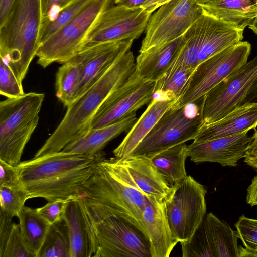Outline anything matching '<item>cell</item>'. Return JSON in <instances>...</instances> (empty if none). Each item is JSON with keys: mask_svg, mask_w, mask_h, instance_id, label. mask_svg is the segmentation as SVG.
I'll use <instances>...</instances> for the list:
<instances>
[{"mask_svg": "<svg viewBox=\"0 0 257 257\" xmlns=\"http://www.w3.org/2000/svg\"><path fill=\"white\" fill-rule=\"evenodd\" d=\"M248 132L188 145L189 157L196 163L215 162L222 166L236 167L244 158L253 140Z\"/></svg>", "mask_w": 257, "mask_h": 257, "instance_id": "cell-16", "label": "cell"}, {"mask_svg": "<svg viewBox=\"0 0 257 257\" xmlns=\"http://www.w3.org/2000/svg\"><path fill=\"white\" fill-rule=\"evenodd\" d=\"M68 230L62 220L52 224L37 257H70Z\"/></svg>", "mask_w": 257, "mask_h": 257, "instance_id": "cell-31", "label": "cell"}, {"mask_svg": "<svg viewBox=\"0 0 257 257\" xmlns=\"http://www.w3.org/2000/svg\"><path fill=\"white\" fill-rule=\"evenodd\" d=\"M121 160L138 187L148 196L165 199L171 187L145 155H130Z\"/></svg>", "mask_w": 257, "mask_h": 257, "instance_id": "cell-22", "label": "cell"}, {"mask_svg": "<svg viewBox=\"0 0 257 257\" xmlns=\"http://www.w3.org/2000/svg\"><path fill=\"white\" fill-rule=\"evenodd\" d=\"M188 157V145L185 143L162 151L150 159L158 172L172 187L188 176L185 169Z\"/></svg>", "mask_w": 257, "mask_h": 257, "instance_id": "cell-25", "label": "cell"}, {"mask_svg": "<svg viewBox=\"0 0 257 257\" xmlns=\"http://www.w3.org/2000/svg\"><path fill=\"white\" fill-rule=\"evenodd\" d=\"M151 15L152 13L142 7L111 5L100 15L86 36L82 48L137 39L145 31Z\"/></svg>", "mask_w": 257, "mask_h": 257, "instance_id": "cell-12", "label": "cell"}, {"mask_svg": "<svg viewBox=\"0 0 257 257\" xmlns=\"http://www.w3.org/2000/svg\"><path fill=\"white\" fill-rule=\"evenodd\" d=\"M28 199V192L24 184L17 186L0 185V212L18 217Z\"/></svg>", "mask_w": 257, "mask_h": 257, "instance_id": "cell-34", "label": "cell"}, {"mask_svg": "<svg viewBox=\"0 0 257 257\" xmlns=\"http://www.w3.org/2000/svg\"><path fill=\"white\" fill-rule=\"evenodd\" d=\"M154 96V82L141 79L135 71L111 94L92 118L87 129L105 126L124 118L150 103Z\"/></svg>", "mask_w": 257, "mask_h": 257, "instance_id": "cell-14", "label": "cell"}, {"mask_svg": "<svg viewBox=\"0 0 257 257\" xmlns=\"http://www.w3.org/2000/svg\"><path fill=\"white\" fill-rule=\"evenodd\" d=\"M171 0H147L142 7L148 12L152 13L154 11Z\"/></svg>", "mask_w": 257, "mask_h": 257, "instance_id": "cell-44", "label": "cell"}, {"mask_svg": "<svg viewBox=\"0 0 257 257\" xmlns=\"http://www.w3.org/2000/svg\"><path fill=\"white\" fill-rule=\"evenodd\" d=\"M72 198L57 199L36 209L52 225L63 220L68 203Z\"/></svg>", "mask_w": 257, "mask_h": 257, "instance_id": "cell-38", "label": "cell"}, {"mask_svg": "<svg viewBox=\"0 0 257 257\" xmlns=\"http://www.w3.org/2000/svg\"><path fill=\"white\" fill-rule=\"evenodd\" d=\"M257 127V104L236 107L220 119L204 124L194 142H202L237 135Z\"/></svg>", "mask_w": 257, "mask_h": 257, "instance_id": "cell-19", "label": "cell"}, {"mask_svg": "<svg viewBox=\"0 0 257 257\" xmlns=\"http://www.w3.org/2000/svg\"><path fill=\"white\" fill-rule=\"evenodd\" d=\"M103 152L93 156L61 151L21 162L17 168L28 199L47 201L78 198L80 190L94 172Z\"/></svg>", "mask_w": 257, "mask_h": 257, "instance_id": "cell-1", "label": "cell"}, {"mask_svg": "<svg viewBox=\"0 0 257 257\" xmlns=\"http://www.w3.org/2000/svg\"><path fill=\"white\" fill-rule=\"evenodd\" d=\"M0 257H32L25 243L19 223H14Z\"/></svg>", "mask_w": 257, "mask_h": 257, "instance_id": "cell-35", "label": "cell"}, {"mask_svg": "<svg viewBox=\"0 0 257 257\" xmlns=\"http://www.w3.org/2000/svg\"><path fill=\"white\" fill-rule=\"evenodd\" d=\"M194 70L171 63L164 75L154 82V95L167 96L176 100L182 94Z\"/></svg>", "mask_w": 257, "mask_h": 257, "instance_id": "cell-30", "label": "cell"}, {"mask_svg": "<svg viewBox=\"0 0 257 257\" xmlns=\"http://www.w3.org/2000/svg\"><path fill=\"white\" fill-rule=\"evenodd\" d=\"M15 0H0V23L6 18Z\"/></svg>", "mask_w": 257, "mask_h": 257, "instance_id": "cell-45", "label": "cell"}, {"mask_svg": "<svg viewBox=\"0 0 257 257\" xmlns=\"http://www.w3.org/2000/svg\"><path fill=\"white\" fill-rule=\"evenodd\" d=\"M182 36L140 52L135 72L146 82H155L166 73L182 43Z\"/></svg>", "mask_w": 257, "mask_h": 257, "instance_id": "cell-21", "label": "cell"}, {"mask_svg": "<svg viewBox=\"0 0 257 257\" xmlns=\"http://www.w3.org/2000/svg\"><path fill=\"white\" fill-rule=\"evenodd\" d=\"M252 136L253 140L249 146L248 151H252L257 150V130L255 131Z\"/></svg>", "mask_w": 257, "mask_h": 257, "instance_id": "cell-49", "label": "cell"}, {"mask_svg": "<svg viewBox=\"0 0 257 257\" xmlns=\"http://www.w3.org/2000/svg\"><path fill=\"white\" fill-rule=\"evenodd\" d=\"M91 257H151L149 240L134 225L78 198Z\"/></svg>", "mask_w": 257, "mask_h": 257, "instance_id": "cell-5", "label": "cell"}, {"mask_svg": "<svg viewBox=\"0 0 257 257\" xmlns=\"http://www.w3.org/2000/svg\"><path fill=\"white\" fill-rule=\"evenodd\" d=\"M74 1L40 0L42 14V25L53 21L63 9Z\"/></svg>", "mask_w": 257, "mask_h": 257, "instance_id": "cell-39", "label": "cell"}, {"mask_svg": "<svg viewBox=\"0 0 257 257\" xmlns=\"http://www.w3.org/2000/svg\"><path fill=\"white\" fill-rule=\"evenodd\" d=\"M0 185L17 186L23 185L16 166L0 160Z\"/></svg>", "mask_w": 257, "mask_h": 257, "instance_id": "cell-40", "label": "cell"}, {"mask_svg": "<svg viewBox=\"0 0 257 257\" xmlns=\"http://www.w3.org/2000/svg\"><path fill=\"white\" fill-rule=\"evenodd\" d=\"M117 5H121L129 8L142 7L147 0H113Z\"/></svg>", "mask_w": 257, "mask_h": 257, "instance_id": "cell-47", "label": "cell"}, {"mask_svg": "<svg viewBox=\"0 0 257 257\" xmlns=\"http://www.w3.org/2000/svg\"><path fill=\"white\" fill-rule=\"evenodd\" d=\"M13 217L0 212V252L2 251L14 222Z\"/></svg>", "mask_w": 257, "mask_h": 257, "instance_id": "cell-41", "label": "cell"}, {"mask_svg": "<svg viewBox=\"0 0 257 257\" xmlns=\"http://www.w3.org/2000/svg\"><path fill=\"white\" fill-rule=\"evenodd\" d=\"M204 13L197 0H171L152 15L139 53L181 36Z\"/></svg>", "mask_w": 257, "mask_h": 257, "instance_id": "cell-11", "label": "cell"}, {"mask_svg": "<svg viewBox=\"0 0 257 257\" xmlns=\"http://www.w3.org/2000/svg\"><path fill=\"white\" fill-rule=\"evenodd\" d=\"M257 76V55L225 77L203 97L204 124L221 119L237 107Z\"/></svg>", "mask_w": 257, "mask_h": 257, "instance_id": "cell-13", "label": "cell"}, {"mask_svg": "<svg viewBox=\"0 0 257 257\" xmlns=\"http://www.w3.org/2000/svg\"><path fill=\"white\" fill-rule=\"evenodd\" d=\"M134 40L127 39L84 47L69 59L77 64L81 72L77 98L92 85L119 56L131 49Z\"/></svg>", "mask_w": 257, "mask_h": 257, "instance_id": "cell-15", "label": "cell"}, {"mask_svg": "<svg viewBox=\"0 0 257 257\" xmlns=\"http://www.w3.org/2000/svg\"><path fill=\"white\" fill-rule=\"evenodd\" d=\"M238 255L239 257L243 256H256L257 251H252L251 250L243 247L242 246H238Z\"/></svg>", "mask_w": 257, "mask_h": 257, "instance_id": "cell-48", "label": "cell"}, {"mask_svg": "<svg viewBox=\"0 0 257 257\" xmlns=\"http://www.w3.org/2000/svg\"><path fill=\"white\" fill-rule=\"evenodd\" d=\"M62 64L56 74V96L67 107L78 97L81 72L77 64L71 60Z\"/></svg>", "mask_w": 257, "mask_h": 257, "instance_id": "cell-29", "label": "cell"}, {"mask_svg": "<svg viewBox=\"0 0 257 257\" xmlns=\"http://www.w3.org/2000/svg\"><path fill=\"white\" fill-rule=\"evenodd\" d=\"M92 0H74L63 9L52 21L41 25L40 45L49 39L74 18Z\"/></svg>", "mask_w": 257, "mask_h": 257, "instance_id": "cell-33", "label": "cell"}, {"mask_svg": "<svg viewBox=\"0 0 257 257\" xmlns=\"http://www.w3.org/2000/svg\"><path fill=\"white\" fill-rule=\"evenodd\" d=\"M137 119L134 112L113 124L89 129L68 144L62 151L89 156L97 155L103 152L102 150L110 141L130 130Z\"/></svg>", "mask_w": 257, "mask_h": 257, "instance_id": "cell-18", "label": "cell"}, {"mask_svg": "<svg viewBox=\"0 0 257 257\" xmlns=\"http://www.w3.org/2000/svg\"><path fill=\"white\" fill-rule=\"evenodd\" d=\"M246 201L252 207L257 206V175L252 179L247 188Z\"/></svg>", "mask_w": 257, "mask_h": 257, "instance_id": "cell-43", "label": "cell"}, {"mask_svg": "<svg viewBox=\"0 0 257 257\" xmlns=\"http://www.w3.org/2000/svg\"><path fill=\"white\" fill-rule=\"evenodd\" d=\"M257 104V76L238 107Z\"/></svg>", "mask_w": 257, "mask_h": 257, "instance_id": "cell-42", "label": "cell"}, {"mask_svg": "<svg viewBox=\"0 0 257 257\" xmlns=\"http://www.w3.org/2000/svg\"><path fill=\"white\" fill-rule=\"evenodd\" d=\"M204 13L239 29L257 17V0H197Z\"/></svg>", "mask_w": 257, "mask_h": 257, "instance_id": "cell-23", "label": "cell"}, {"mask_svg": "<svg viewBox=\"0 0 257 257\" xmlns=\"http://www.w3.org/2000/svg\"><path fill=\"white\" fill-rule=\"evenodd\" d=\"M244 161L257 172V150L247 151L244 157Z\"/></svg>", "mask_w": 257, "mask_h": 257, "instance_id": "cell-46", "label": "cell"}, {"mask_svg": "<svg viewBox=\"0 0 257 257\" xmlns=\"http://www.w3.org/2000/svg\"><path fill=\"white\" fill-rule=\"evenodd\" d=\"M234 226L244 246L257 251V219L240 216Z\"/></svg>", "mask_w": 257, "mask_h": 257, "instance_id": "cell-37", "label": "cell"}, {"mask_svg": "<svg viewBox=\"0 0 257 257\" xmlns=\"http://www.w3.org/2000/svg\"><path fill=\"white\" fill-rule=\"evenodd\" d=\"M180 244L183 257H215L204 218L192 238Z\"/></svg>", "mask_w": 257, "mask_h": 257, "instance_id": "cell-32", "label": "cell"}, {"mask_svg": "<svg viewBox=\"0 0 257 257\" xmlns=\"http://www.w3.org/2000/svg\"><path fill=\"white\" fill-rule=\"evenodd\" d=\"M113 0H92L70 22L41 43L37 63L45 68L54 62L63 63L80 50L101 13Z\"/></svg>", "mask_w": 257, "mask_h": 257, "instance_id": "cell-9", "label": "cell"}, {"mask_svg": "<svg viewBox=\"0 0 257 257\" xmlns=\"http://www.w3.org/2000/svg\"><path fill=\"white\" fill-rule=\"evenodd\" d=\"M214 248L215 257H239L237 231L212 213L204 217Z\"/></svg>", "mask_w": 257, "mask_h": 257, "instance_id": "cell-28", "label": "cell"}, {"mask_svg": "<svg viewBox=\"0 0 257 257\" xmlns=\"http://www.w3.org/2000/svg\"><path fill=\"white\" fill-rule=\"evenodd\" d=\"M44 93L29 92L0 102V160L17 166L36 128Z\"/></svg>", "mask_w": 257, "mask_h": 257, "instance_id": "cell-6", "label": "cell"}, {"mask_svg": "<svg viewBox=\"0 0 257 257\" xmlns=\"http://www.w3.org/2000/svg\"><path fill=\"white\" fill-rule=\"evenodd\" d=\"M175 101L167 96L155 95L145 111L113 151L114 156L123 158L129 156Z\"/></svg>", "mask_w": 257, "mask_h": 257, "instance_id": "cell-20", "label": "cell"}, {"mask_svg": "<svg viewBox=\"0 0 257 257\" xmlns=\"http://www.w3.org/2000/svg\"><path fill=\"white\" fill-rule=\"evenodd\" d=\"M40 0H15L0 23V58L22 83L39 49Z\"/></svg>", "mask_w": 257, "mask_h": 257, "instance_id": "cell-4", "label": "cell"}, {"mask_svg": "<svg viewBox=\"0 0 257 257\" xmlns=\"http://www.w3.org/2000/svg\"><path fill=\"white\" fill-rule=\"evenodd\" d=\"M0 94L8 98L23 95L22 84L10 67L0 58Z\"/></svg>", "mask_w": 257, "mask_h": 257, "instance_id": "cell-36", "label": "cell"}, {"mask_svg": "<svg viewBox=\"0 0 257 257\" xmlns=\"http://www.w3.org/2000/svg\"><path fill=\"white\" fill-rule=\"evenodd\" d=\"M248 28L257 35V17L255 18L252 22L248 26Z\"/></svg>", "mask_w": 257, "mask_h": 257, "instance_id": "cell-50", "label": "cell"}, {"mask_svg": "<svg viewBox=\"0 0 257 257\" xmlns=\"http://www.w3.org/2000/svg\"><path fill=\"white\" fill-rule=\"evenodd\" d=\"M211 18L212 16L204 13L183 34L181 44L171 63L193 70L197 67L200 49Z\"/></svg>", "mask_w": 257, "mask_h": 257, "instance_id": "cell-24", "label": "cell"}, {"mask_svg": "<svg viewBox=\"0 0 257 257\" xmlns=\"http://www.w3.org/2000/svg\"><path fill=\"white\" fill-rule=\"evenodd\" d=\"M151 257H169L178 241L174 237L166 214L164 199L148 196L143 212Z\"/></svg>", "mask_w": 257, "mask_h": 257, "instance_id": "cell-17", "label": "cell"}, {"mask_svg": "<svg viewBox=\"0 0 257 257\" xmlns=\"http://www.w3.org/2000/svg\"><path fill=\"white\" fill-rule=\"evenodd\" d=\"M63 219L68 230L70 257H91L89 238L78 198L70 200Z\"/></svg>", "mask_w": 257, "mask_h": 257, "instance_id": "cell-26", "label": "cell"}, {"mask_svg": "<svg viewBox=\"0 0 257 257\" xmlns=\"http://www.w3.org/2000/svg\"><path fill=\"white\" fill-rule=\"evenodd\" d=\"M203 97L199 104L196 101L181 107L172 105L130 155L151 158L162 151L193 140L204 124Z\"/></svg>", "mask_w": 257, "mask_h": 257, "instance_id": "cell-7", "label": "cell"}, {"mask_svg": "<svg viewBox=\"0 0 257 257\" xmlns=\"http://www.w3.org/2000/svg\"><path fill=\"white\" fill-rule=\"evenodd\" d=\"M78 197L106 214L125 219L149 240L143 218L147 196L134 182L120 158H104L98 162Z\"/></svg>", "mask_w": 257, "mask_h": 257, "instance_id": "cell-2", "label": "cell"}, {"mask_svg": "<svg viewBox=\"0 0 257 257\" xmlns=\"http://www.w3.org/2000/svg\"><path fill=\"white\" fill-rule=\"evenodd\" d=\"M251 48L248 42L241 41L199 64L193 72L182 94L173 105L181 107L203 97L247 62Z\"/></svg>", "mask_w": 257, "mask_h": 257, "instance_id": "cell-10", "label": "cell"}, {"mask_svg": "<svg viewBox=\"0 0 257 257\" xmlns=\"http://www.w3.org/2000/svg\"><path fill=\"white\" fill-rule=\"evenodd\" d=\"M207 190L192 176L171 187L164 199L166 214L174 237L178 242L189 241L206 214Z\"/></svg>", "mask_w": 257, "mask_h": 257, "instance_id": "cell-8", "label": "cell"}, {"mask_svg": "<svg viewBox=\"0 0 257 257\" xmlns=\"http://www.w3.org/2000/svg\"><path fill=\"white\" fill-rule=\"evenodd\" d=\"M17 217L27 249L32 257H37L51 225L36 209L25 205Z\"/></svg>", "mask_w": 257, "mask_h": 257, "instance_id": "cell-27", "label": "cell"}, {"mask_svg": "<svg viewBox=\"0 0 257 257\" xmlns=\"http://www.w3.org/2000/svg\"><path fill=\"white\" fill-rule=\"evenodd\" d=\"M135 65L130 50L119 56L92 85L67 107L63 119L34 157L60 152L86 132L102 104L135 72Z\"/></svg>", "mask_w": 257, "mask_h": 257, "instance_id": "cell-3", "label": "cell"}]
</instances>
